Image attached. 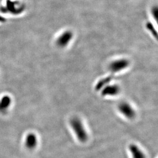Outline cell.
I'll list each match as a JSON object with an SVG mask.
<instances>
[{
  "label": "cell",
  "mask_w": 158,
  "mask_h": 158,
  "mask_svg": "<svg viewBox=\"0 0 158 158\" xmlns=\"http://www.w3.org/2000/svg\"><path fill=\"white\" fill-rule=\"evenodd\" d=\"M70 127L77 137L81 142H85L88 139V134L81 120L77 117H73L70 119Z\"/></svg>",
  "instance_id": "cell-1"
},
{
  "label": "cell",
  "mask_w": 158,
  "mask_h": 158,
  "mask_svg": "<svg viewBox=\"0 0 158 158\" xmlns=\"http://www.w3.org/2000/svg\"><path fill=\"white\" fill-rule=\"evenodd\" d=\"M24 10V6L22 4L19 2L11 1V0H6V5L5 6L2 7L3 12H8V14L18 15L21 14Z\"/></svg>",
  "instance_id": "cell-2"
},
{
  "label": "cell",
  "mask_w": 158,
  "mask_h": 158,
  "mask_svg": "<svg viewBox=\"0 0 158 158\" xmlns=\"http://www.w3.org/2000/svg\"><path fill=\"white\" fill-rule=\"evenodd\" d=\"M118 110L125 117L128 119H133L135 117V111L130 104L127 102L120 103L118 106Z\"/></svg>",
  "instance_id": "cell-3"
},
{
  "label": "cell",
  "mask_w": 158,
  "mask_h": 158,
  "mask_svg": "<svg viewBox=\"0 0 158 158\" xmlns=\"http://www.w3.org/2000/svg\"><path fill=\"white\" fill-rule=\"evenodd\" d=\"M129 151L132 158H146L145 154L141 149L135 144L132 143L128 147Z\"/></svg>",
  "instance_id": "cell-4"
},
{
  "label": "cell",
  "mask_w": 158,
  "mask_h": 158,
  "mask_svg": "<svg viewBox=\"0 0 158 158\" xmlns=\"http://www.w3.org/2000/svg\"><path fill=\"white\" fill-rule=\"evenodd\" d=\"M37 137L34 134H29L26 138L25 145L29 149H33L37 145Z\"/></svg>",
  "instance_id": "cell-5"
},
{
  "label": "cell",
  "mask_w": 158,
  "mask_h": 158,
  "mask_svg": "<svg viewBox=\"0 0 158 158\" xmlns=\"http://www.w3.org/2000/svg\"><path fill=\"white\" fill-rule=\"evenodd\" d=\"M119 92V89L117 85H110L104 89L102 91L103 96H117Z\"/></svg>",
  "instance_id": "cell-6"
},
{
  "label": "cell",
  "mask_w": 158,
  "mask_h": 158,
  "mask_svg": "<svg viewBox=\"0 0 158 158\" xmlns=\"http://www.w3.org/2000/svg\"><path fill=\"white\" fill-rule=\"evenodd\" d=\"M128 63L127 60H125L115 61L114 62H113L112 65H111L110 69L113 72H117L124 69V68H126V67L128 66Z\"/></svg>",
  "instance_id": "cell-7"
},
{
  "label": "cell",
  "mask_w": 158,
  "mask_h": 158,
  "mask_svg": "<svg viewBox=\"0 0 158 158\" xmlns=\"http://www.w3.org/2000/svg\"><path fill=\"white\" fill-rule=\"evenodd\" d=\"M11 104V98L10 96H3L0 100V112L4 113L10 107Z\"/></svg>",
  "instance_id": "cell-8"
},
{
  "label": "cell",
  "mask_w": 158,
  "mask_h": 158,
  "mask_svg": "<svg viewBox=\"0 0 158 158\" xmlns=\"http://www.w3.org/2000/svg\"><path fill=\"white\" fill-rule=\"evenodd\" d=\"M72 38V35L70 32H66L63 34L57 40V44L59 46L64 47L67 45Z\"/></svg>",
  "instance_id": "cell-9"
}]
</instances>
